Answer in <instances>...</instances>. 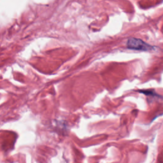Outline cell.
<instances>
[{
    "label": "cell",
    "mask_w": 163,
    "mask_h": 163,
    "mask_svg": "<svg viewBox=\"0 0 163 163\" xmlns=\"http://www.w3.org/2000/svg\"><path fill=\"white\" fill-rule=\"evenodd\" d=\"M127 47L129 49L141 51H149L154 49V47L152 45L145 43L140 39H138V38H131L128 39Z\"/></svg>",
    "instance_id": "1"
}]
</instances>
